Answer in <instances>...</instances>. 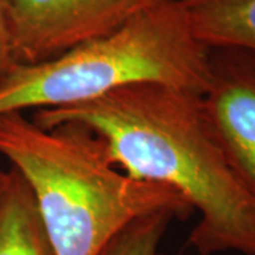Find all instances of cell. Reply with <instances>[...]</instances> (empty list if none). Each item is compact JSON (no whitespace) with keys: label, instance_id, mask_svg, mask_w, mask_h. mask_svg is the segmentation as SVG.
I'll return each instance as SVG.
<instances>
[{"label":"cell","instance_id":"cell-1","mask_svg":"<svg viewBox=\"0 0 255 255\" xmlns=\"http://www.w3.org/2000/svg\"><path fill=\"white\" fill-rule=\"evenodd\" d=\"M201 97L133 85L68 108L36 111L31 119L43 128L84 125L125 173L179 193L200 214L189 236L199 255H255V196L228 162Z\"/></svg>","mask_w":255,"mask_h":255},{"label":"cell","instance_id":"cell-2","mask_svg":"<svg viewBox=\"0 0 255 255\" xmlns=\"http://www.w3.org/2000/svg\"><path fill=\"white\" fill-rule=\"evenodd\" d=\"M0 155L28 186L55 255H100L140 217L193 213L179 193L125 173L84 125L43 128L23 112L0 115Z\"/></svg>","mask_w":255,"mask_h":255},{"label":"cell","instance_id":"cell-3","mask_svg":"<svg viewBox=\"0 0 255 255\" xmlns=\"http://www.w3.org/2000/svg\"><path fill=\"white\" fill-rule=\"evenodd\" d=\"M210 70V48L193 34L180 0H156L105 36L16 64L0 82V115L68 108L145 84L203 95Z\"/></svg>","mask_w":255,"mask_h":255},{"label":"cell","instance_id":"cell-4","mask_svg":"<svg viewBox=\"0 0 255 255\" xmlns=\"http://www.w3.org/2000/svg\"><path fill=\"white\" fill-rule=\"evenodd\" d=\"M156 0H9L13 53L28 65L105 36Z\"/></svg>","mask_w":255,"mask_h":255},{"label":"cell","instance_id":"cell-5","mask_svg":"<svg viewBox=\"0 0 255 255\" xmlns=\"http://www.w3.org/2000/svg\"><path fill=\"white\" fill-rule=\"evenodd\" d=\"M203 105L228 162L255 196V53L210 48Z\"/></svg>","mask_w":255,"mask_h":255},{"label":"cell","instance_id":"cell-6","mask_svg":"<svg viewBox=\"0 0 255 255\" xmlns=\"http://www.w3.org/2000/svg\"><path fill=\"white\" fill-rule=\"evenodd\" d=\"M193 34L209 48L255 53V0H180Z\"/></svg>","mask_w":255,"mask_h":255},{"label":"cell","instance_id":"cell-7","mask_svg":"<svg viewBox=\"0 0 255 255\" xmlns=\"http://www.w3.org/2000/svg\"><path fill=\"white\" fill-rule=\"evenodd\" d=\"M0 255H55L33 194L11 167L0 194Z\"/></svg>","mask_w":255,"mask_h":255},{"label":"cell","instance_id":"cell-8","mask_svg":"<svg viewBox=\"0 0 255 255\" xmlns=\"http://www.w3.org/2000/svg\"><path fill=\"white\" fill-rule=\"evenodd\" d=\"M177 219L172 211H157L124 228L100 255H159V246L169 224Z\"/></svg>","mask_w":255,"mask_h":255},{"label":"cell","instance_id":"cell-9","mask_svg":"<svg viewBox=\"0 0 255 255\" xmlns=\"http://www.w3.org/2000/svg\"><path fill=\"white\" fill-rule=\"evenodd\" d=\"M16 64L11 41L9 0H0V82Z\"/></svg>","mask_w":255,"mask_h":255},{"label":"cell","instance_id":"cell-10","mask_svg":"<svg viewBox=\"0 0 255 255\" xmlns=\"http://www.w3.org/2000/svg\"><path fill=\"white\" fill-rule=\"evenodd\" d=\"M7 177H9V170H1L0 169V194L6 186V182H7Z\"/></svg>","mask_w":255,"mask_h":255},{"label":"cell","instance_id":"cell-11","mask_svg":"<svg viewBox=\"0 0 255 255\" xmlns=\"http://www.w3.org/2000/svg\"><path fill=\"white\" fill-rule=\"evenodd\" d=\"M159 255H163V254H159Z\"/></svg>","mask_w":255,"mask_h":255}]
</instances>
